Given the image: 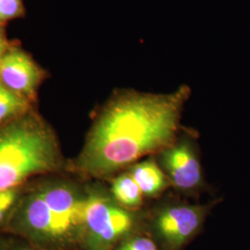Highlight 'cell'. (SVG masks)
<instances>
[{"mask_svg":"<svg viewBox=\"0 0 250 250\" xmlns=\"http://www.w3.org/2000/svg\"><path fill=\"white\" fill-rule=\"evenodd\" d=\"M23 218L27 227L40 236L61 239L68 235L40 192L31 196L26 201Z\"/></svg>","mask_w":250,"mask_h":250,"instance_id":"cell-8","label":"cell"},{"mask_svg":"<svg viewBox=\"0 0 250 250\" xmlns=\"http://www.w3.org/2000/svg\"><path fill=\"white\" fill-rule=\"evenodd\" d=\"M119 250H158L156 245L146 237H135L125 244Z\"/></svg>","mask_w":250,"mask_h":250,"instance_id":"cell-14","label":"cell"},{"mask_svg":"<svg viewBox=\"0 0 250 250\" xmlns=\"http://www.w3.org/2000/svg\"><path fill=\"white\" fill-rule=\"evenodd\" d=\"M40 193L68 235L83 229L86 197L64 186L45 188Z\"/></svg>","mask_w":250,"mask_h":250,"instance_id":"cell-7","label":"cell"},{"mask_svg":"<svg viewBox=\"0 0 250 250\" xmlns=\"http://www.w3.org/2000/svg\"><path fill=\"white\" fill-rule=\"evenodd\" d=\"M43 72L23 50L10 46L0 64V82L9 89L30 100L36 96Z\"/></svg>","mask_w":250,"mask_h":250,"instance_id":"cell-5","label":"cell"},{"mask_svg":"<svg viewBox=\"0 0 250 250\" xmlns=\"http://www.w3.org/2000/svg\"><path fill=\"white\" fill-rule=\"evenodd\" d=\"M18 190L10 189L0 192V223L5 219L18 199Z\"/></svg>","mask_w":250,"mask_h":250,"instance_id":"cell-13","label":"cell"},{"mask_svg":"<svg viewBox=\"0 0 250 250\" xmlns=\"http://www.w3.org/2000/svg\"><path fill=\"white\" fill-rule=\"evenodd\" d=\"M129 172L146 197L159 196L170 183L163 170L153 160L133 165Z\"/></svg>","mask_w":250,"mask_h":250,"instance_id":"cell-9","label":"cell"},{"mask_svg":"<svg viewBox=\"0 0 250 250\" xmlns=\"http://www.w3.org/2000/svg\"><path fill=\"white\" fill-rule=\"evenodd\" d=\"M60 165L59 145L39 118L26 113L0 127V192Z\"/></svg>","mask_w":250,"mask_h":250,"instance_id":"cell-2","label":"cell"},{"mask_svg":"<svg viewBox=\"0 0 250 250\" xmlns=\"http://www.w3.org/2000/svg\"><path fill=\"white\" fill-rule=\"evenodd\" d=\"M187 85L169 94L120 92L99 113L76 161L83 174L104 177L176 141Z\"/></svg>","mask_w":250,"mask_h":250,"instance_id":"cell-1","label":"cell"},{"mask_svg":"<svg viewBox=\"0 0 250 250\" xmlns=\"http://www.w3.org/2000/svg\"><path fill=\"white\" fill-rule=\"evenodd\" d=\"M207 208L175 205L165 208L158 214L155 226L161 238L170 247H180L197 232Z\"/></svg>","mask_w":250,"mask_h":250,"instance_id":"cell-6","label":"cell"},{"mask_svg":"<svg viewBox=\"0 0 250 250\" xmlns=\"http://www.w3.org/2000/svg\"><path fill=\"white\" fill-rule=\"evenodd\" d=\"M134 214L102 194L86 197L83 229L92 250H106L127 234L134 225Z\"/></svg>","mask_w":250,"mask_h":250,"instance_id":"cell-3","label":"cell"},{"mask_svg":"<svg viewBox=\"0 0 250 250\" xmlns=\"http://www.w3.org/2000/svg\"><path fill=\"white\" fill-rule=\"evenodd\" d=\"M161 169L174 187L192 190L199 187L202 170L197 153L188 140L175 141L161 152Z\"/></svg>","mask_w":250,"mask_h":250,"instance_id":"cell-4","label":"cell"},{"mask_svg":"<svg viewBox=\"0 0 250 250\" xmlns=\"http://www.w3.org/2000/svg\"><path fill=\"white\" fill-rule=\"evenodd\" d=\"M23 14L21 0H0V25Z\"/></svg>","mask_w":250,"mask_h":250,"instance_id":"cell-12","label":"cell"},{"mask_svg":"<svg viewBox=\"0 0 250 250\" xmlns=\"http://www.w3.org/2000/svg\"><path fill=\"white\" fill-rule=\"evenodd\" d=\"M9 42L7 40V37L5 35V32L3 30V28L0 25V64L4 58V56L8 52L9 49Z\"/></svg>","mask_w":250,"mask_h":250,"instance_id":"cell-15","label":"cell"},{"mask_svg":"<svg viewBox=\"0 0 250 250\" xmlns=\"http://www.w3.org/2000/svg\"><path fill=\"white\" fill-rule=\"evenodd\" d=\"M29 107L28 99L9 89L0 82V125L26 114Z\"/></svg>","mask_w":250,"mask_h":250,"instance_id":"cell-11","label":"cell"},{"mask_svg":"<svg viewBox=\"0 0 250 250\" xmlns=\"http://www.w3.org/2000/svg\"><path fill=\"white\" fill-rule=\"evenodd\" d=\"M111 192L117 202L126 208H137L143 203V194L130 172L123 173L113 181Z\"/></svg>","mask_w":250,"mask_h":250,"instance_id":"cell-10","label":"cell"}]
</instances>
